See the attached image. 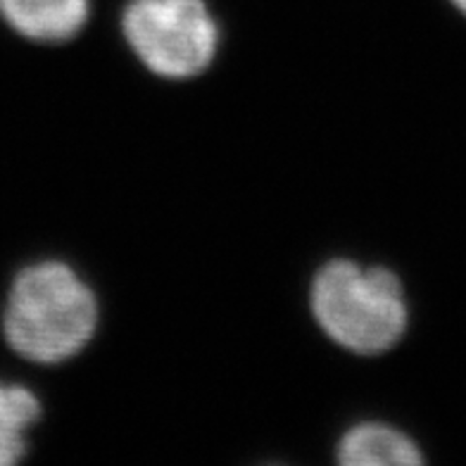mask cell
Here are the masks:
<instances>
[{"label":"cell","instance_id":"obj_4","mask_svg":"<svg viewBox=\"0 0 466 466\" xmlns=\"http://www.w3.org/2000/svg\"><path fill=\"white\" fill-rule=\"evenodd\" d=\"M88 0H0V17L22 36L41 44H62L84 29Z\"/></svg>","mask_w":466,"mask_h":466},{"label":"cell","instance_id":"obj_3","mask_svg":"<svg viewBox=\"0 0 466 466\" xmlns=\"http://www.w3.org/2000/svg\"><path fill=\"white\" fill-rule=\"evenodd\" d=\"M122 29L138 60L165 79L205 72L219 41L205 0H131Z\"/></svg>","mask_w":466,"mask_h":466},{"label":"cell","instance_id":"obj_1","mask_svg":"<svg viewBox=\"0 0 466 466\" xmlns=\"http://www.w3.org/2000/svg\"><path fill=\"white\" fill-rule=\"evenodd\" d=\"M3 326L17 355L57 364L86 348L98 326V302L72 267L48 259L19 271Z\"/></svg>","mask_w":466,"mask_h":466},{"label":"cell","instance_id":"obj_2","mask_svg":"<svg viewBox=\"0 0 466 466\" xmlns=\"http://www.w3.org/2000/svg\"><path fill=\"white\" fill-rule=\"evenodd\" d=\"M312 312L338 345L379 355L400 343L407 329L402 283L383 267L352 259L324 264L312 283Z\"/></svg>","mask_w":466,"mask_h":466},{"label":"cell","instance_id":"obj_7","mask_svg":"<svg viewBox=\"0 0 466 466\" xmlns=\"http://www.w3.org/2000/svg\"><path fill=\"white\" fill-rule=\"evenodd\" d=\"M450 3H452V5L457 7L461 15H466V0H450Z\"/></svg>","mask_w":466,"mask_h":466},{"label":"cell","instance_id":"obj_5","mask_svg":"<svg viewBox=\"0 0 466 466\" xmlns=\"http://www.w3.org/2000/svg\"><path fill=\"white\" fill-rule=\"evenodd\" d=\"M338 461L343 466H407L419 464L423 457L402 431L386 423H362L343 436Z\"/></svg>","mask_w":466,"mask_h":466},{"label":"cell","instance_id":"obj_6","mask_svg":"<svg viewBox=\"0 0 466 466\" xmlns=\"http://www.w3.org/2000/svg\"><path fill=\"white\" fill-rule=\"evenodd\" d=\"M41 419V402L29 388L0 383V466L19 461L26 452V431Z\"/></svg>","mask_w":466,"mask_h":466}]
</instances>
